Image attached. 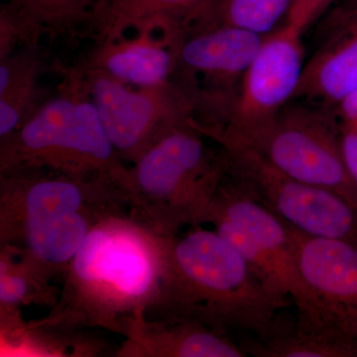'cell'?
I'll list each match as a JSON object with an SVG mask.
<instances>
[{
  "mask_svg": "<svg viewBox=\"0 0 357 357\" xmlns=\"http://www.w3.org/2000/svg\"><path fill=\"white\" fill-rule=\"evenodd\" d=\"M43 34L61 37L84 27L98 0H16Z\"/></svg>",
  "mask_w": 357,
  "mask_h": 357,
  "instance_id": "20",
  "label": "cell"
},
{
  "mask_svg": "<svg viewBox=\"0 0 357 357\" xmlns=\"http://www.w3.org/2000/svg\"><path fill=\"white\" fill-rule=\"evenodd\" d=\"M337 18L328 38L305 63L293 100L333 112L357 89V8Z\"/></svg>",
  "mask_w": 357,
  "mask_h": 357,
  "instance_id": "14",
  "label": "cell"
},
{
  "mask_svg": "<svg viewBox=\"0 0 357 357\" xmlns=\"http://www.w3.org/2000/svg\"><path fill=\"white\" fill-rule=\"evenodd\" d=\"M204 223H211L243 255L270 290L292 298L297 311L309 304L294 255L291 227L237 178L227 174Z\"/></svg>",
  "mask_w": 357,
  "mask_h": 357,
  "instance_id": "8",
  "label": "cell"
},
{
  "mask_svg": "<svg viewBox=\"0 0 357 357\" xmlns=\"http://www.w3.org/2000/svg\"><path fill=\"white\" fill-rule=\"evenodd\" d=\"M206 137L191 122L180 124L132 163L131 213L160 236L203 225L227 176L225 152L208 146Z\"/></svg>",
  "mask_w": 357,
  "mask_h": 357,
  "instance_id": "5",
  "label": "cell"
},
{
  "mask_svg": "<svg viewBox=\"0 0 357 357\" xmlns=\"http://www.w3.org/2000/svg\"><path fill=\"white\" fill-rule=\"evenodd\" d=\"M351 7H354V8H357V0H351Z\"/></svg>",
  "mask_w": 357,
  "mask_h": 357,
  "instance_id": "25",
  "label": "cell"
},
{
  "mask_svg": "<svg viewBox=\"0 0 357 357\" xmlns=\"http://www.w3.org/2000/svg\"><path fill=\"white\" fill-rule=\"evenodd\" d=\"M121 357H245L243 347L208 326L185 319H148L141 312L129 321Z\"/></svg>",
  "mask_w": 357,
  "mask_h": 357,
  "instance_id": "15",
  "label": "cell"
},
{
  "mask_svg": "<svg viewBox=\"0 0 357 357\" xmlns=\"http://www.w3.org/2000/svg\"><path fill=\"white\" fill-rule=\"evenodd\" d=\"M184 35L177 21H150L121 38L93 45L79 65L131 86H163L173 82Z\"/></svg>",
  "mask_w": 357,
  "mask_h": 357,
  "instance_id": "13",
  "label": "cell"
},
{
  "mask_svg": "<svg viewBox=\"0 0 357 357\" xmlns=\"http://www.w3.org/2000/svg\"><path fill=\"white\" fill-rule=\"evenodd\" d=\"M288 297L270 290L243 255L215 230L167 237L165 262L152 319H185L227 333L241 331L266 340L278 332Z\"/></svg>",
  "mask_w": 357,
  "mask_h": 357,
  "instance_id": "2",
  "label": "cell"
},
{
  "mask_svg": "<svg viewBox=\"0 0 357 357\" xmlns=\"http://www.w3.org/2000/svg\"><path fill=\"white\" fill-rule=\"evenodd\" d=\"M294 255L309 304L295 331L357 357V248L338 239L307 236L291 227Z\"/></svg>",
  "mask_w": 357,
  "mask_h": 357,
  "instance_id": "7",
  "label": "cell"
},
{
  "mask_svg": "<svg viewBox=\"0 0 357 357\" xmlns=\"http://www.w3.org/2000/svg\"><path fill=\"white\" fill-rule=\"evenodd\" d=\"M304 33L284 24L263 38L225 128L206 135L225 150L252 147L292 102L305 66Z\"/></svg>",
  "mask_w": 357,
  "mask_h": 357,
  "instance_id": "10",
  "label": "cell"
},
{
  "mask_svg": "<svg viewBox=\"0 0 357 357\" xmlns=\"http://www.w3.org/2000/svg\"><path fill=\"white\" fill-rule=\"evenodd\" d=\"M335 116L340 123H349L357 121V89L335 110Z\"/></svg>",
  "mask_w": 357,
  "mask_h": 357,
  "instance_id": "24",
  "label": "cell"
},
{
  "mask_svg": "<svg viewBox=\"0 0 357 357\" xmlns=\"http://www.w3.org/2000/svg\"><path fill=\"white\" fill-rule=\"evenodd\" d=\"M293 1L215 0L190 26L227 25L265 37L287 23Z\"/></svg>",
  "mask_w": 357,
  "mask_h": 357,
  "instance_id": "19",
  "label": "cell"
},
{
  "mask_svg": "<svg viewBox=\"0 0 357 357\" xmlns=\"http://www.w3.org/2000/svg\"><path fill=\"white\" fill-rule=\"evenodd\" d=\"M166 241L130 211L103 218L61 277L57 304L27 326L65 332L102 328L124 335L129 321L157 299Z\"/></svg>",
  "mask_w": 357,
  "mask_h": 357,
  "instance_id": "1",
  "label": "cell"
},
{
  "mask_svg": "<svg viewBox=\"0 0 357 357\" xmlns=\"http://www.w3.org/2000/svg\"><path fill=\"white\" fill-rule=\"evenodd\" d=\"M215 0H98L84 28L95 44L121 38L150 21L168 18L185 29Z\"/></svg>",
  "mask_w": 357,
  "mask_h": 357,
  "instance_id": "16",
  "label": "cell"
},
{
  "mask_svg": "<svg viewBox=\"0 0 357 357\" xmlns=\"http://www.w3.org/2000/svg\"><path fill=\"white\" fill-rule=\"evenodd\" d=\"M222 150L227 174L284 222L307 236L338 239L357 248V210L347 199L282 172L251 148Z\"/></svg>",
  "mask_w": 357,
  "mask_h": 357,
  "instance_id": "12",
  "label": "cell"
},
{
  "mask_svg": "<svg viewBox=\"0 0 357 357\" xmlns=\"http://www.w3.org/2000/svg\"><path fill=\"white\" fill-rule=\"evenodd\" d=\"M340 126L345 161L357 185V126L349 123H340Z\"/></svg>",
  "mask_w": 357,
  "mask_h": 357,
  "instance_id": "23",
  "label": "cell"
},
{
  "mask_svg": "<svg viewBox=\"0 0 357 357\" xmlns=\"http://www.w3.org/2000/svg\"><path fill=\"white\" fill-rule=\"evenodd\" d=\"M76 67L107 136L124 162L134 163L170 129L192 121L191 103L173 82L135 86L102 70Z\"/></svg>",
  "mask_w": 357,
  "mask_h": 357,
  "instance_id": "11",
  "label": "cell"
},
{
  "mask_svg": "<svg viewBox=\"0 0 357 357\" xmlns=\"http://www.w3.org/2000/svg\"><path fill=\"white\" fill-rule=\"evenodd\" d=\"M44 67L39 45L0 59V141L15 133L48 98L40 84Z\"/></svg>",
  "mask_w": 357,
  "mask_h": 357,
  "instance_id": "17",
  "label": "cell"
},
{
  "mask_svg": "<svg viewBox=\"0 0 357 357\" xmlns=\"http://www.w3.org/2000/svg\"><path fill=\"white\" fill-rule=\"evenodd\" d=\"M57 95L47 98L10 137L0 141V174L44 169L72 177L105 178L131 201L130 168L103 128L77 67L64 70Z\"/></svg>",
  "mask_w": 357,
  "mask_h": 357,
  "instance_id": "4",
  "label": "cell"
},
{
  "mask_svg": "<svg viewBox=\"0 0 357 357\" xmlns=\"http://www.w3.org/2000/svg\"><path fill=\"white\" fill-rule=\"evenodd\" d=\"M263 38L227 25L185 30L173 83L191 103L192 124L202 133L225 128Z\"/></svg>",
  "mask_w": 357,
  "mask_h": 357,
  "instance_id": "6",
  "label": "cell"
},
{
  "mask_svg": "<svg viewBox=\"0 0 357 357\" xmlns=\"http://www.w3.org/2000/svg\"><path fill=\"white\" fill-rule=\"evenodd\" d=\"M249 148L282 172L335 192L357 210V185L345 161L342 126L335 112L292 100Z\"/></svg>",
  "mask_w": 357,
  "mask_h": 357,
  "instance_id": "9",
  "label": "cell"
},
{
  "mask_svg": "<svg viewBox=\"0 0 357 357\" xmlns=\"http://www.w3.org/2000/svg\"><path fill=\"white\" fill-rule=\"evenodd\" d=\"M60 291L7 245H0V319L21 317L31 305L52 309Z\"/></svg>",
  "mask_w": 357,
  "mask_h": 357,
  "instance_id": "18",
  "label": "cell"
},
{
  "mask_svg": "<svg viewBox=\"0 0 357 357\" xmlns=\"http://www.w3.org/2000/svg\"><path fill=\"white\" fill-rule=\"evenodd\" d=\"M335 0H294L288 24L304 33Z\"/></svg>",
  "mask_w": 357,
  "mask_h": 357,
  "instance_id": "22",
  "label": "cell"
},
{
  "mask_svg": "<svg viewBox=\"0 0 357 357\" xmlns=\"http://www.w3.org/2000/svg\"><path fill=\"white\" fill-rule=\"evenodd\" d=\"M43 32L16 0L0 6V59L26 47L38 46Z\"/></svg>",
  "mask_w": 357,
  "mask_h": 357,
  "instance_id": "21",
  "label": "cell"
},
{
  "mask_svg": "<svg viewBox=\"0 0 357 357\" xmlns=\"http://www.w3.org/2000/svg\"><path fill=\"white\" fill-rule=\"evenodd\" d=\"M130 210L128 192L105 178L44 169L0 174V245L47 280L62 277L91 230Z\"/></svg>",
  "mask_w": 357,
  "mask_h": 357,
  "instance_id": "3",
  "label": "cell"
}]
</instances>
